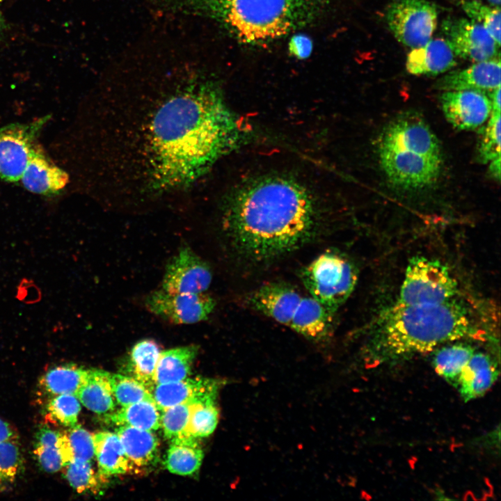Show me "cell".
Returning <instances> with one entry per match:
<instances>
[{"instance_id": "cell-41", "label": "cell", "mask_w": 501, "mask_h": 501, "mask_svg": "<svg viewBox=\"0 0 501 501\" xmlns=\"http://www.w3.org/2000/svg\"><path fill=\"white\" fill-rule=\"evenodd\" d=\"M17 440V434L13 427L0 418V443Z\"/></svg>"}, {"instance_id": "cell-9", "label": "cell", "mask_w": 501, "mask_h": 501, "mask_svg": "<svg viewBox=\"0 0 501 501\" xmlns=\"http://www.w3.org/2000/svg\"><path fill=\"white\" fill-rule=\"evenodd\" d=\"M49 118L45 116L31 122L0 128V180H20L37 144V137Z\"/></svg>"}, {"instance_id": "cell-19", "label": "cell", "mask_w": 501, "mask_h": 501, "mask_svg": "<svg viewBox=\"0 0 501 501\" xmlns=\"http://www.w3.org/2000/svg\"><path fill=\"white\" fill-rule=\"evenodd\" d=\"M499 376L495 361L487 353L475 351L460 374L456 389L464 402L483 396Z\"/></svg>"}, {"instance_id": "cell-22", "label": "cell", "mask_w": 501, "mask_h": 501, "mask_svg": "<svg viewBox=\"0 0 501 501\" xmlns=\"http://www.w3.org/2000/svg\"><path fill=\"white\" fill-rule=\"evenodd\" d=\"M93 438L95 457L100 475L107 478L132 471L116 433L99 431L93 434Z\"/></svg>"}, {"instance_id": "cell-34", "label": "cell", "mask_w": 501, "mask_h": 501, "mask_svg": "<svg viewBox=\"0 0 501 501\" xmlns=\"http://www.w3.org/2000/svg\"><path fill=\"white\" fill-rule=\"evenodd\" d=\"M460 5L468 18L483 26L500 46V8L478 0H460Z\"/></svg>"}, {"instance_id": "cell-8", "label": "cell", "mask_w": 501, "mask_h": 501, "mask_svg": "<svg viewBox=\"0 0 501 501\" xmlns=\"http://www.w3.org/2000/svg\"><path fill=\"white\" fill-rule=\"evenodd\" d=\"M385 21L399 42L414 49L431 39L438 24V11L428 0H394L386 10Z\"/></svg>"}, {"instance_id": "cell-33", "label": "cell", "mask_w": 501, "mask_h": 501, "mask_svg": "<svg viewBox=\"0 0 501 501\" xmlns=\"http://www.w3.org/2000/svg\"><path fill=\"white\" fill-rule=\"evenodd\" d=\"M63 468L65 479L78 493H97L106 483V478L95 472L91 462L74 459Z\"/></svg>"}, {"instance_id": "cell-24", "label": "cell", "mask_w": 501, "mask_h": 501, "mask_svg": "<svg viewBox=\"0 0 501 501\" xmlns=\"http://www.w3.org/2000/svg\"><path fill=\"white\" fill-rule=\"evenodd\" d=\"M110 374L101 369H89L85 382L76 394L79 401L95 413L106 414L115 408Z\"/></svg>"}, {"instance_id": "cell-39", "label": "cell", "mask_w": 501, "mask_h": 501, "mask_svg": "<svg viewBox=\"0 0 501 501\" xmlns=\"http://www.w3.org/2000/svg\"><path fill=\"white\" fill-rule=\"evenodd\" d=\"M193 404H177L161 411L160 427H161L166 438L172 440L185 436V431Z\"/></svg>"}, {"instance_id": "cell-20", "label": "cell", "mask_w": 501, "mask_h": 501, "mask_svg": "<svg viewBox=\"0 0 501 501\" xmlns=\"http://www.w3.org/2000/svg\"><path fill=\"white\" fill-rule=\"evenodd\" d=\"M333 316L312 296H303L289 327L308 340L321 342L330 335Z\"/></svg>"}, {"instance_id": "cell-42", "label": "cell", "mask_w": 501, "mask_h": 501, "mask_svg": "<svg viewBox=\"0 0 501 501\" xmlns=\"http://www.w3.org/2000/svg\"><path fill=\"white\" fill-rule=\"evenodd\" d=\"M489 172L498 180L500 179V157L490 162Z\"/></svg>"}, {"instance_id": "cell-40", "label": "cell", "mask_w": 501, "mask_h": 501, "mask_svg": "<svg viewBox=\"0 0 501 501\" xmlns=\"http://www.w3.org/2000/svg\"><path fill=\"white\" fill-rule=\"evenodd\" d=\"M288 49L291 55L299 59H305L312 52V40L303 34L294 35L289 42Z\"/></svg>"}, {"instance_id": "cell-26", "label": "cell", "mask_w": 501, "mask_h": 501, "mask_svg": "<svg viewBox=\"0 0 501 501\" xmlns=\"http://www.w3.org/2000/svg\"><path fill=\"white\" fill-rule=\"evenodd\" d=\"M475 351V348L467 344L448 343L437 348L433 367L440 376L456 388L460 374Z\"/></svg>"}, {"instance_id": "cell-23", "label": "cell", "mask_w": 501, "mask_h": 501, "mask_svg": "<svg viewBox=\"0 0 501 501\" xmlns=\"http://www.w3.org/2000/svg\"><path fill=\"white\" fill-rule=\"evenodd\" d=\"M198 351L196 346L190 345L161 351L154 373V385L187 378L191 374Z\"/></svg>"}, {"instance_id": "cell-38", "label": "cell", "mask_w": 501, "mask_h": 501, "mask_svg": "<svg viewBox=\"0 0 501 501\" xmlns=\"http://www.w3.org/2000/svg\"><path fill=\"white\" fill-rule=\"evenodd\" d=\"M46 408L51 420L63 426L71 427L77 424L81 406L76 395L62 394L51 397Z\"/></svg>"}, {"instance_id": "cell-2", "label": "cell", "mask_w": 501, "mask_h": 501, "mask_svg": "<svg viewBox=\"0 0 501 501\" xmlns=\"http://www.w3.org/2000/svg\"><path fill=\"white\" fill-rule=\"evenodd\" d=\"M223 226L237 252L268 262L296 250L317 234L320 216L308 189L280 175L253 179L228 197Z\"/></svg>"}, {"instance_id": "cell-3", "label": "cell", "mask_w": 501, "mask_h": 501, "mask_svg": "<svg viewBox=\"0 0 501 501\" xmlns=\"http://www.w3.org/2000/svg\"><path fill=\"white\" fill-rule=\"evenodd\" d=\"M477 333L468 308L456 298L436 304L395 303L379 317L365 347L367 365H391Z\"/></svg>"}, {"instance_id": "cell-11", "label": "cell", "mask_w": 501, "mask_h": 501, "mask_svg": "<svg viewBox=\"0 0 501 501\" xmlns=\"http://www.w3.org/2000/svg\"><path fill=\"white\" fill-rule=\"evenodd\" d=\"M442 27L457 57L475 63L500 56V46L487 30L475 21L452 19L445 21Z\"/></svg>"}, {"instance_id": "cell-13", "label": "cell", "mask_w": 501, "mask_h": 501, "mask_svg": "<svg viewBox=\"0 0 501 501\" xmlns=\"http://www.w3.org/2000/svg\"><path fill=\"white\" fill-rule=\"evenodd\" d=\"M440 100L445 118L460 130L479 127L489 118L492 111L490 97L479 90H445Z\"/></svg>"}, {"instance_id": "cell-1", "label": "cell", "mask_w": 501, "mask_h": 501, "mask_svg": "<svg viewBox=\"0 0 501 501\" xmlns=\"http://www.w3.org/2000/svg\"><path fill=\"white\" fill-rule=\"evenodd\" d=\"M106 109V177L122 195L183 191L250 136L217 82L195 77Z\"/></svg>"}, {"instance_id": "cell-10", "label": "cell", "mask_w": 501, "mask_h": 501, "mask_svg": "<svg viewBox=\"0 0 501 501\" xmlns=\"http://www.w3.org/2000/svg\"><path fill=\"white\" fill-rule=\"evenodd\" d=\"M145 303L152 313L177 324H191L204 321L216 305L215 300L205 292H171L162 288L150 293Z\"/></svg>"}, {"instance_id": "cell-36", "label": "cell", "mask_w": 501, "mask_h": 501, "mask_svg": "<svg viewBox=\"0 0 501 501\" xmlns=\"http://www.w3.org/2000/svg\"><path fill=\"white\" fill-rule=\"evenodd\" d=\"M23 463L17 440L0 443V491L15 481L22 472Z\"/></svg>"}, {"instance_id": "cell-18", "label": "cell", "mask_w": 501, "mask_h": 501, "mask_svg": "<svg viewBox=\"0 0 501 501\" xmlns=\"http://www.w3.org/2000/svg\"><path fill=\"white\" fill-rule=\"evenodd\" d=\"M452 46L446 38L429 40L408 54L406 68L415 76H436L451 70L457 63Z\"/></svg>"}, {"instance_id": "cell-5", "label": "cell", "mask_w": 501, "mask_h": 501, "mask_svg": "<svg viewBox=\"0 0 501 501\" xmlns=\"http://www.w3.org/2000/svg\"><path fill=\"white\" fill-rule=\"evenodd\" d=\"M379 157L390 184L406 190L426 188L436 182L442 168L439 141L419 114L395 117L381 134Z\"/></svg>"}, {"instance_id": "cell-29", "label": "cell", "mask_w": 501, "mask_h": 501, "mask_svg": "<svg viewBox=\"0 0 501 501\" xmlns=\"http://www.w3.org/2000/svg\"><path fill=\"white\" fill-rule=\"evenodd\" d=\"M161 352L154 340H143L135 344L129 353L128 367L133 377L149 390L154 386V373Z\"/></svg>"}, {"instance_id": "cell-32", "label": "cell", "mask_w": 501, "mask_h": 501, "mask_svg": "<svg viewBox=\"0 0 501 501\" xmlns=\"http://www.w3.org/2000/svg\"><path fill=\"white\" fill-rule=\"evenodd\" d=\"M218 415L216 399H209L194 403L191 408L185 436L199 438L209 436L217 426Z\"/></svg>"}, {"instance_id": "cell-30", "label": "cell", "mask_w": 501, "mask_h": 501, "mask_svg": "<svg viewBox=\"0 0 501 501\" xmlns=\"http://www.w3.org/2000/svg\"><path fill=\"white\" fill-rule=\"evenodd\" d=\"M61 432L59 447L65 465L72 460L91 462L95 456L93 434L79 425Z\"/></svg>"}, {"instance_id": "cell-16", "label": "cell", "mask_w": 501, "mask_h": 501, "mask_svg": "<svg viewBox=\"0 0 501 501\" xmlns=\"http://www.w3.org/2000/svg\"><path fill=\"white\" fill-rule=\"evenodd\" d=\"M500 56L475 62L446 74L436 81V87L444 91L475 90L488 93L500 87Z\"/></svg>"}, {"instance_id": "cell-35", "label": "cell", "mask_w": 501, "mask_h": 501, "mask_svg": "<svg viewBox=\"0 0 501 501\" xmlns=\"http://www.w3.org/2000/svg\"><path fill=\"white\" fill-rule=\"evenodd\" d=\"M115 401L121 406L143 400H153L150 390L134 377L118 374H110Z\"/></svg>"}, {"instance_id": "cell-21", "label": "cell", "mask_w": 501, "mask_h": 501, "mask_svg": "<svg viewBox=\"0 0 501 501\" xmlns=\"http://www.w3.org/2000/svg\"><path fill=\"white\" fill-rule=\"evenodd\" d=\"M116 434L120 438L131 470L147 468L159 457V440L152 431L129 426H119Z\"/></svg>"}, {"instance_id": "cell-31", "label": "cell", "mask_w": 501, "mask_h": 501, "mask_svg": "<svg viewBox=\"0 0 501 501\" xmlns=\"http://www.w3.org/2000/svg\"><path fill=\"white\" fill-rule=\"evenodd\" d=\"M61 432L43 427L35 435L33 454L40 466L47 472L54 473L65 466L60 447Z\"/></svg>"}, {"instance_id": "cell-12", "label": "cell", "mask_w": 501, "mask_h": 501, "mask_svg": "<svg viewBox=\"0 0 501 501\" xmlns=\"http://www.w3.org/2000/svg\"><path fill=\"white\" fill-rule=\"evenodd\" d=\"M212 280L207 263L189 247L184 246L168 263L161 288L171 292L204 293Z\"/></svg>"}, {"instance_id": "cell-44", "label": "cell", "mask_w": 501, "mask_h": 501, "mask_svg": "<svg viewBox=\"0 0 501 501\" xmlns=\"http://www.w3.org/2000/svg\"><path fill=\"white\" fill-rule=\"evenodd\" d=\"M488 5L494 7L500 6V0H486Z\"/></svg>"}, {"instance_id": "cell-15", "label": "cell", "mask_w": 501, "mask_h": 501, "mask_svg": "<svg viewBox=\"0 0 501 501\" xmlns=\"http://www.w3.org/2000/svg\"><path fill=\"white\" fill-rule=\"evenodd\" d=\"M222 381L214 379L187 377L179 381L154 385L150 392L161 411L177 404L216 399Z\"/></svg>"}, {"instance_id": "cell-4", "label": "cell", "mask_w": 501, "mask_h": 501, "mask_svg": "<svg viewBox=\"0 0 501 501\" xmlns=\"http://www.w3.org/2000/svg\"><path fill=\"white\" fill-rule=\"evenodd\" d=\"M169 11L216 22L239 42L262 45L316 22L328 0H162Z\"/></svg>"}, {"instance_id": "cell-7", "label": "cell", "mask_w": 501, "mask_h": 501, "mask_svg": "<svg viewBox=\"0 0 501 501\" xmlns=\"http://www.w3.org/2000/svg\"><path fill=\"white\" fill-rule=\"evenodd\" d=\"M457 294V281L445 264L435 259L415 256L408 262L395 303H441L456 298Z\"/></svg>"}, {"instance_id": "cell-14", "label": "cell", "mask_w": 501, "mask_h": 501, "mask_svg": "<svg viewBox=\"0 0 501 501\" xmlns=\"http://www.w3.org/2000/svg\"><path fill=\"white\" fill-rule=\"evenodd\" d=\"M302 297L291 285L273 282L251 292L248 301L254 310L289 326Z\"/></svg>"}, {"instance_id": "cell-28", "label": "cell", "mask_w": 501, "mask_h": 501, "mask_svg": "<svg viewBox=\"0 0 501 501\" xmlns=\"http://www.w3.org/2000/svg\"><path fill=\"white\" fill-rule=\"evenodd\" d=\"M159 411L154 401L143 400L122 406L116 412L109 414L107 418L118 426L155 431L160 427Z\"/></svg>"}, {"instance_id": "cell-43", "label": "cell", "mask_w": 501, "mask_h": 501, "mask_svg": "<svg viewBox=\"0 0 501 501\" xmlns=\"http://www.w3.org/2000/svg\"><path fill=\"white\" fill-rule=\"evenodd\" d=\"M5 0H0V37L4 33L7 29V24L3 14L1 6Z\"/></svg>"}, {"instance_id": "cell-6", "label": "cell", "mask_w": 501, "mask_h": 501, "mask_svg": "<svg viewBox=\"0 0 501 501\" xmlns=\"http://www.w3.org/2000/svg\"><path fill=\"white\" fill-rule=\"evenodd\" d=\"M301 279L310 296L335 315L353 291L358 272L344 255L327 250L302 269Z\"/></svg>"}, {"instance_id": "cell-37", "label": "cell", "mask_w": 501, "mask_h": 501, "mask_svg": "<svg viewBox=\"0 0 501 501\" xmlns=\"http://www.w3.org/2000/svg\"><path fill=\"white\" fill-rule=\"evenodd\" d=\"M478 156L483 164L500 157V110L492 109L479 141Z\"/></svg>"}, {"instance_id": "cell-27", "label": "cell", "mask_w": 501, "mask_h": 501, "mask_svg": "<svg viewBox=\"0 0 501 501\" xmlns=\"http://www.w3.org/2000/svg\"><path fill=\"white\" fill-rule=\"evenodd\" d=\"M88 371L74 364L57 365L41 376L39 385L51 397L62 394L76 395L85 382Z\"/></svg>"}, {"instance_id": "cell-17", "label": "cell", "mask_w": 501, "mask_h": 501, "mask_svg": "<svg viewBox=\"0 0 501 501\" xmlns=\"http://www.w3.org/2000/svg\"><path fill=\"white\" fill-rule=\"evenodd\" d=\"M19 181L29 191L47 196L63 189L69 182V175L37 143Z\"/></svg>"}, {"instance_id": "cell-25", "label": "cell", "mask_w": 501, "mask_h": 501, "mask_svg": "<svg viewBox=\"0 0 501 501\" xmlns=\"http://www.w3.org/2000/svg\"><path fill=\"white\" fill-rule=\"evenodd\" d=\"M170 441L164 460L168 470L184 476L197 473L204 457L203 450L197 438L183 436Z\"/></svg>"}]
</instances>
